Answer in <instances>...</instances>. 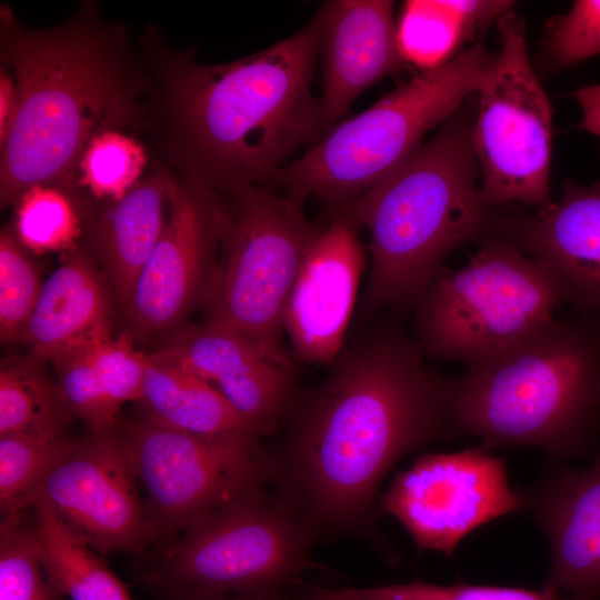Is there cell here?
<instances>
[{
  "mask_svg": "<svg viewBox=\"0 0 600 600\" xmlns=\"http://www.w3.org/2000/svg\"><path fill=\"white\" fill-rule=\"evenodd\" d=\"M299 397L286 431L268 450L269 484L316 538L374 532L377 493L407 453L453 434L444 378L426 368L423 350L383 331L334 360Z\"/></svg>",
  "mask_w": 600,
  "mask_h": 600,
  "instance_id": "obj_1",
  "label": "cell"
},
{
  "mask_svg": "<svg viewBox=\"0 0 600 600\" xmlns=\"http://www.w3.org/2000/svg\"><path fill=\"white\" fill-rule=\"evenodd\" d=\"M142 56L151 77V128L177 174L218 191L270 184L324 127L312 93L319 31L314 19L238 60L203 64L148 30Z\"/></svg>",
  "mask_w": 600,
  "mask_h": 600,
  "instance_id": "obj_2",
  "label": "cell"
},
{
  "mask_svg": "<svg viewBox=\"0 0 600 600\" xmlns=\"http://www.w3.org/2000/svg\"><path fill=\"white\" fill-rule=\"evenodd\" d=\"M120 23L84 3L67 22L43 29L0 10L1 64L13 73L19 111L0 149V203L13 207L39 184L76 191L77 164L107 131L151 128V77Z\"/></svg>",
  "mask_w": 600,
  "mask_h": 600,
  "instance_id": "obj_3",
  "label": "cell"
},
{
  "mask_svg": "<svg viewBox=\"0 0 600 600\" xmlns=\"http://www.w3.org/2000/svg\"><path fill=\"white\" fill-rule=\"evenodd\" d=\"M444 408L454 433L486 447H532L577 456L600 416V336L554 319L532 334L444 378Z\"/></svg>",
  "mask_w": 600,
  "mask_h": 600,
  "instance_id": "obj_4",
  "label": "cell"
},
{
  "mask_svg": "<svg viewBox=\"0 0 600 600\" xmlns=\"http://www.w3.org/2000/svg\"><path fill=\"white\" fill-rule=\"evenodd\" d=\"M470 132L451 117L378 183L336 207L369 233L368 308L419 301L448 254L491 224Z\"/></svg>",
  "mask_w": 600,
  "mask_h": 600,
  "instance_id": "obj_5",
  "label": "cell"
},
{
  "mask_svg": "<svg viewBox=\"0 0 600 600\" xmlns=\"http://www.w3.org/2000/svg\"><path fill=\"white\" fill-rule=\"evenodd\" d=\"M494 57L476 43L444 66L413 77L327 130L270 184L334 207L356 199L406 161L429 130L478 92Z\"/></svg>",
  "mask_w": 600,
  "mask_h": 600,
  "instance_id": "obj_6",
  "label": "cell"
},
{
  "mask_svg": "<svg viewBox=\"0 0 600 600\" xmlns=\"http://www.w3.org/2000/svg\"><path fill=\"white\" fill-rule=\"evenodd\" d=\"M224 227L201 304L204 321L226 328L292 369L283 313L304 256L319 232L304 200L268 183L219 191Z\"/></svg>",
  "mask_w": 600,
  "mask_h": 600,
  "instance_id": "obj_7",
  "label": "cell"
},
{
  "mask_svg": "<svg viewBox=\"0 0 600 600\" xmlns=\"http://www.w3.org/2000/svg\"><path fill=\"white\" fill-rule=\"evenodd\" d=\"M267 486V484H266ZM257 487L201 516L140 579L161 594L287 592L320 569L317 540L274 491Z\"/></svg>",
  "mask_w": 600,
  "mask_h": 600,
  "instance_id": "obj_8",
  "label": "cell"
},
{
  "mask_svg": "<svg viewBox=\"0 0 600 600\" xmlns=\"http://www.w3.org/2000/svg\"><path fill=\"white\" fill-rule=\"evenodd\" d=\"M566 301L554 276L507 239H489L460 269L441 271L418 301L419 344L471 367L554 320Z\"/></svg>",
  "mask_w": 600,
  "mask_h": 600,
  "instance_id": "obj_9",
  "label": "cell"
},
{
  "mask_svg": "<svg viewBox=\"0 0 600 600\" xmlns=\"http://www.w3.org/2000/svg\"><path fill=\"white\" fill-rule=\"evenodd\" d=\"M500 49L479 90L471 144L489 206L520 202L542 211L550 198L552 109L530 62L522 19L498 21Z\"/></svg>",
  "mask_w": 600,
  "mask_h": 600,
  "instance_id": "obj_10",
  "label": "cell"
},
{
  "mask_svg": "<svg viewBox=\"0 0 600 600\" xmlns=\"http://www.w3.org/2000/svg\"><path fill=\"white\" fill-rule=\"evenodd\" d=\"M157 530H183L201 516L269 484V454L248 434L208 437L144 418L120 429Z\"/></svg>",
  "mask_w": 600,
  "mask_h": 600,
  "instance_id": "obj_11",
  "label": "cell"
},
{
  "mask_svg": "<svg viewBox=\"0 0 600 600\" xmlns=\"http://www.w3.org/2000/svg\"><path fill=\"white\" fill-rule=\"evenodd\" d=\"M377 510L394 517L419 551L452 557L477 528L523 511V499L509 484L504 460L483 446L421 454L394 476Z\"/></svg>",
  "mask_w": 600,
  "mask_h": 600,
  "instance_id": "obj_12",
  "label": "cell"
},
{
  "mask_svg": "<svg viewBox=\"0 0 600 600\" xmlns=\"http://www.w3.org/2000/svg\"><path fill=\"white\" fill-rule=\"evenodd\" d=\"M224 216L218 190L173 173L162 233L126 309L134 338L163 340L201 308L219 256Z\"/></svg>",
  "mask_w": 600,
  "mask_h": 600,
  "instance_id": "obj_13",
  "label": "cell"
},
{
  "mask_svg": "<svg viewBox=\"0 0 600 600\" xmlns=\"http://www.w3.org/2000/svg\"><path fill=\"white\" fill-rule=\"evenodd\" d=\"M138 483L118 426L110 432L73 439L29 504L37 498L46 500L79 538L101 553L138 552L157 532Z\"/></svg>",
  "mask_w": 600,
  "mask_h": 600,
  "instance_id": "obj_14",
  "label": "cell"
},
{
  "mask_svg": "<svg viewBox=\"0 0 600 600\" xmlns=\"http://www.w3.org/2000/svg\"><path fill=\"white\" fill-rule=\"evenodd\" d=\"M336 210L311 242L283 313L293 354L307 363L326 364L340 356L366 267L360 227Z\"/></svg>",
  "mask_w": 600,
  "mask_h": 600,
  "instance_id": "obj_15",
  "label": "cell"
},
{
  "mask_svg": "<svg viewBox=\"0 0 600 600\" xmlns=\"http://www.w3.org/2000/svg\"><path fill=\"white\" fill-rule=\"evenodd\" d=\"M216 388L260 438L283 423L297 390L284 368L241 336L216 324L186 323L156 349Z\"/></svg>",
  "mask_w": 600,
  "mask_h": 600,
  "instance_id": "obj_16",
  "label": "cell"
},
{
  "mask_svg": "<svg viewBox=\"0 0 600 600\" xmlns=\"http://www.w3.org/2000/svg\"><path fill=\"white\" fill-rule=\"evenodd\" d=\"M521 496L550 546L542 588L600 599V452L586 468L557 469Z\"/></svg>",
  "mask_w": 600,
  "mask_h": 600,
  "instance_id": "obj_17",
  "label": "cell"
},
{
  "mask_svg": "<svg viewBox=\"0 0 600 600\" xmlns=\"http://www.w3.org/2000/svg\"><path fill=\"white\" fill-rule=\"evenodd\" d=\"M323 59L319 98L324 130L343 117L357 98L403 61L397 39L393 1H327L313 18Z\"/></svg>",
  "mask_w": 600,
  "mask_h": 600,
  "instance_id": "obj_18",
  "label": "cell"
},
{
  "mask_svg": "<svg viewBox=\"0 0 600 600\" xmlns=\"http://www.w3.org/2000/svg\"><path fill=\"white\" fill-rule=\"evenodd\" d=\"M503 227L507 240L554 276L566 301L600 313V182H566L557 202Z\"/></svg>",
  "mask_w": 600,
  "mask_h": 600,
  "instance_id": "obj_19",
  "label": "cell"
},
{
  "mask_svg": "<svg viewBox=\"0 0 600 600\" xmlns=\"http://www.w3.org/2000/svg\"><path fill=\"white\" fill-rule=\"evenodd\" d=\"M172 176L168 166L153 168L123 198L92 204L86 216L87 250L124 311L162 233Z\"/></svg>",
  "mask_w": 600,
  "mask_h": 600,
  "instance_id": "obj_20",
  "label": "cell"
},
{
  "mask_svg": "<svg viewBox=\"0 0 600 600\" xmlns=\"http://www.w3.org/2000/svg\"><path fill=\"white\" fill-rule=\"evenodd\" d=\"M110 286L82 246L63 253L43 282L21 343L53 362L82 344L112 337Z\"/></svg>",
  "mask_w": 600,
  "mask_h": 600,
  "instance_id": "obj_21",
  "label": "cell"
},
{
  "mask_svg": "<svg viewBox=\"0 0 600 600\" xmlns=\"http://www.w3.org/2000/svg\"><path fill=\"white\" fill-rule=\"evenodd\" d=\"M142 418L189 433L218 437L259 434L209 382L153 351L148 353Z\"/></svg>",
  "mask_w": 600,
  "mask_h": 600,
  "instance_id": "obj_22",
  "label": "cell"
},
{
  "mask_svg": "<svg viewBox=\"0 0 600 600\" xmlns=\"http://www.w3.org/2000/svg\"><path fill=\"white\" fill-rule=\"evenodd\" d=\"M512 6L508 0L407 1L397 22L401 58L422 72L444 66Z\"/></svg>",
  "mask_w": 600,
  "mask_h": 600,
  "instance_id": "obj_23",
  "label": "cell"
},
{
  "mask_svg": "<svg viewBox=\"0 0 600 600\" xmlns=\"http://www.w3.org/2000/svg\"><path fill=\"white\" fill-rule=\"evenodd\" d=\"M34 528L46 579L58 597L70 600H132L126 586L53 511L34 499Z\"/></svg>",
  "mask_w": 600,
  "mask_h": 600,
  "instance_id": "obj_24",
  "label": "cell"
},
{
  "mask_svg": "<svg viewBox=\"0 0 600 600\" xmlns=\"http://www.w3.org/2000/svg\"><path fill=\"white\" fill-rule=\"evenodd\" d=\"M44 361L30 353L0 366V436L66 433L71 416Z\"/></svg>",
  "mask_w": 600,
  "mask_h": 600,
  "instance_id": "obj_25",
  "label": "cell"
},
{
  "mask_svg": "<svg viewBox=\"0 0 600 600\" xmlns=\"http://www.w3.org/2000/svg\"><path fill=\"white\" fill-rule=\"evenodd\" d=\"M89 208L78 193L56 186H33L14 203L10 228L32 254L64 253L80 246Z\"/></svg>",
  "mask_w": 600,
  "mask_h": 600,
  "instance_id": "obj_26",
  "label": "cell"
},
{
  "mask_svg": "<svg viewBox=\"0 0 600 600\" xmlns=\"http://www.w3.org/2000/svg\"><path fill=\"white\" fill-rule=\"evenodd\" d=\"M146 147L124 131H107L83 151L74 173L76 191L92 204L123 198L144 176Z\"/></svg>",
  "mask_w": 600,
  "mask_h": 600,
  "instance_id": "obj_27",
  "label": "cell"
},
{
  "mask_svg": "<svg viewBox=\"0 0 600 600\" xmlns=\"http://www.w3.org/2000/svg\"><path fill=\"white\" fill-rule=\"evenodd\" d=\"M73 439L54 436H0V508L3 516L28 507L33 493Z\"/></svg>",
  "mask_w": 600,
  "mask_h": 600,
  "instance_id": "obj_28",
  "label": "cell"
},
{
  "mask_svg": "<svg viewBox=\"0 0 600 600\" xmlns=\"http://www.w3.org/2000/svg\"><path fill=\"white\" fill-rule=\"evenodd\" d=\"M299 600H586L541 588L434 584L421 581L374 587L320 588ZM600 600V599H597Z\"/></svg>",
  "mask_w": 600,
  "mask_h": 600,
  "instance_id": "obj_29",
  "label": "cell"
},
{
  "mask_svg": "<svg viewBox=\"0 0 600 600\" xmlns=\"http://www.w3.org/2000/svg\"><path fill=\"white\" fill-rule=\"evenodd\" d=\"M10 226L0 232V339L21 343L43 282L34 259Z\"/></svg>",
  "mask_w": 600,
  "mask_h": 600,
  "instance_id": "obj_30",
  "label": "cell"
},
{
  "mask_svg": "<svg viewBox=\"0 0 600 600\" xmlns=\"http://www.w3.org/2000/svg\"><path fill=\"white\" fill-rule=\"evenodd\" d=\"M42 570L34 521L22 510L4 516L0 529V600H57Z\"/></svg>",
  "mask_w": 600,
  "mask_h": 600,
  "instance_id": "obj_31",
  "label": "cell"
},
{
  "mask_svg": "<svg viewBox=\"0 0 600 600\" xmlns=\"http://www.w3.org/2000/svg\"><path fill=\"white\" fill-rule=\"evenodd\" d=\"M97 341L77 347L52 362L56 384L66 409L92 434L110 432L119 426L118 416L107 401L94 368L93 347Z\"/></svg>",
  "mask_w": 600,
  "mask_h": 600,
  "instance_id": "obj_32",
  "label": "cell"
},
{
  "mask_svg": "<svg viewBox=\"0 0 600 600\" xmlns=\"http://www.w3.org/2000/svg\"><path fill=\"white\" fill-rule=\"evenodd\" d=\"M134 336L124 330L117 337L98 340L93 363L111 410L118 416L129 401H139L142 392L148 353L134 346Z\"/></svg>",
  "mask_w": 600,
  "mask_h": 600,
  "instance_id": "obj_33",
  "label": "cell"
},
{
  "mask_svg": "<svg viewBox=\"0 0 600 600\" xmlns=\"http://www.w3.org/2000/svg\"><path fill=\"white\" fill-rule=\"evenodd\" d=\"M547 52L554 67H570L600 53V0H577L548 22Z\"/></svg>",
  "mask_w": 600,
  "mask_h": 600,
  "instance_id": "obj_34",
  "label": "cell"
},
{
  "mask_svg": "<svg viewBox=\"0 0 600 600\" xmlns=\"http://www.w3.org/2000/svg\"><path fill=\"white\" fill-rule=\"evenodd\" d=\"M19 111V92L12 71L0 68V149L7 142Z\"/></svg>",
  "mask_w": 600,
  "mask_h": 600,
  "instance_id": "obj_35",
  "label": "cell"
},
{
  "mask_svg": "<svg viewBox=\"0 0 600 600\" xmlns=\"http://www.w3.org/2000/svg\"><path fill=\"white\" fill-rule=\"evenodd\" d=\"M571 96L582 110V120L579 128L600 136V84L584 86Z\"/></svg>",
  "mask_w": 600,
  "mask_h": 600,
  "instance_id": "obj_36",
  "label": "cell"
},
{
  "mask_svg": "<svg viewBox=\"0 0 600 600\" xmlns=\"http://www.w3.org/2000/svg\"><path fill=\"white\" fill-rule=\"evenodd\" d=\"M161 600H290L286 592H261L219 596L161 594Z\"/></svg>",
  "mask_w": 600,
  "mask_h": 600,
  "instance_id": "obj_37",
  "label": "cell"
}]
</instances>
